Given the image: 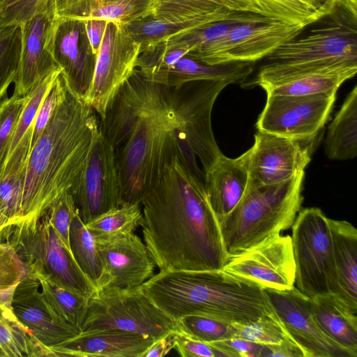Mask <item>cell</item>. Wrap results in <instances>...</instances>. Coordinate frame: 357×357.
<instances>
[{
    "label": "cell",
    "mask_w": 357,
    "mask_h": 357,
    "mask_svg": "<svg viewBox=\"0 0 357 357\" xmlns=\"http://www.w3.org/2000/svg\"><path fill=\"white\" fill-rule=\"evenodd\" d=\"M178 130L168 136L158 174L140 204L144 244L160 271L222 270L229 257L205 174Z\"/></svg>",
    "instance_id": "1"
},
{
    "label": "cell",
    "mask_w": 357,
    "mask_h": 357,
    "mask_svg": "<svg viewBox=\"0 0 357 357\" xmlns=\"http://www.w3.org/2000/svg\"><path fill=\"white\" fill-rule=\"evenodd\" d=\"M178 130L185 134L181 86L150 81L135 68L99 120V131L114 149L121 205L141 204L158 174L167 137Z\"/></svg>",
    "instance_id": "2"
},
{
    "label": "cell",
    "mask_w": 357,
    "mask_h": 357,
    "mask_svg": "<svg viewBox=\"0 0 357 357\" xmlns=\"http://www.w3.org/2000/svg\"><path fill=\"white\" fill-rule=\"evenodd\" d=\"M98 132V114L68 82L47 126L30 149L21 220H39L61 194L70 190Z\"/></svg>",
    "instance_id": "3"
},
{
    "label": "cell",
    "mask_w": 357,
    "mask_h": 357,
    "mask_svg": "<svg viewBox=\"0 0 357 357\" xmlns=\"http://www.w3.org/2000/svg\"><path fill=\"white\" fill-rule=\"evenodd\" d=\"M174 321L187 315L247 324L273 309L264 288L225 271H160L141 285Z\"/></svg>",
    "instance_id": "4"
},
{
    "label": "cell",
    "mask_w": 357,
    "mask_h": 357,
    "mask_svg": "<svg viewBox=\"0 0 357 357\" xmlns=\"http://www.w3.org/2000/svg\"><path fill=\"white\" fill-rule=\"evenodd\" d=\"M324 22L281 45L246 86L261 88L314 74L357 73V6L336 0Z\"/></svg>",
    "instance_id": "5"
},
{
    "label": "cell",
    "mask_w": 357,
    "mask_h": 357,
    "mask_svg": "<svg viewBox=\"0 0 357 357\" xmlns=\"http://www.w3.org/2000/svg\"><path fill=\"white\" fill-rule=\"evenodd\" d=\"M305 172L275 184L248 180L242 198L219 220L229 257L240 254L280 234L293 225L303 201Z\"/></svg>",
    "instance_id": "6"
},
{
    "label": "cell",
    "mask_w": 357,
    "mask_h": 357,
    "mask_svg": "<svg viewBox=\"0 0 357 357\" xmlns=\"http://www.w3.org/2000/svg\"><path fill=\"white\" fill-rule=\"evenodd\" d=\"M0 237L13 247L35 277L88 298L96 291L52 225L47 213L38 221L22 220L6 227Z\"/></svg>",
    "instance_id": "7"
},
{
    "label": "cell",
    "mask_w": 357,
    "mask_h": 357,
    "mask_svg": "<svg viewBox=\"0 0 357 357\" xmlns=\"http://www.w3.org/2000/svg\"><path fill=\"white\" fill-rule=\"evenodd\" d=\"M80 333L121 331L158 340L178 331L176 321L161 311L140 287L97 289L89 298Z\"/></svg>",
    "instance_id": "8"
},
{
    "label": "cell",
    "mask_w": 357,
    "mask_h": 357,
    "mask_svg": "<svg viewBox=\"0 0 357 357\" xmlns=\"http://www.w3.org/2000/svg\"><path fill=\"white\" fill-rule=\"evenodd\" d=\"M291 227L296 266L294 286L310 298L328 294L344 297L336 269L328 218L319 208L301 209Z\"/></svg>",
    "instance_id": "9"
},
{
    "label": "cell",
    "mask_w": 357,
    "mask_h": 357,
    "mask_svg": "<svg viewBox=\"0 0 357 357\" xmlns=\"http://www.w3.org/2000/svg\"><path fill=\"white\" fill-rule=\"evenodd\" d=\"M305 27L273 19L241 23L222 38L190 50L185 56L208 65L254 62L299 36Z\"/></svg>",
    "instance_id": "10"
},
{
    "label": "cell",
    "mask_w": 357,
    "mask_h": 357,
    "mask_svg": "<svg viewBox=\"0 0 357 357\" xmlns=\"http://www.w3.org/2000/svg\"><path fill=\"white\" fill-rule=\"evenodd\" d=\"M69 191L84 224L121 205L114 149L100 131Z\"/></svg>",
    "instance_id": "11"
},
{
    "label": "cell",
    "mask_w": 357,
    "mask_h": 357,
    "mask_svg": "<svg viewBox=\"0 0 357 357\" xmlns=\"http://www.w3.org/2000/svg\"><path fill=\"white\" fill-rule=\"evenodd\" d=\"M139 54V45L121 24L107 22L96 56L93 80L83 96L99 119L104 118L117 92L136 68Z\"/></svg>",
    "instance_id": "12"
},
{
    "label": "cell",
    "mask_w": 357,
    "mask_h": 357,
    "mask_svg": "<svg viewBox=\"0 0 357 357\" xmlns=\"http://www.w3.org/2000/svg\"><path fill=\"white\" fill-rule=\"evenodd\" d=\"M335 95H267L256 127L258 130L289 138L316 137L328 121Z\"/></svg>",
    "instance_id": "13"
},
{
    "label": "cell",
    "mask_w": 357,
    "mask_h": 357,
    "mask_svg": "<svg viewBox=\"0 0 357 357\" xmlns=\"http://www.w3.org/2000/svg\"><path fill=\"white\" fill-rule=\"evenodd\" d=\"M316 137L293 139L258 130L246 151L249 180L272 185L304 172L311 160Z\"/></svg>",
    "instance_id": "14"
},
{
    "label": "cell",
    "mask_w": 357,
    "mask_h": 357,
    "mask_svg": "<svg viewBox=\"0 0 357 357\" xmlns=\"http://www.w3.org/2000/svg\"><path fill=\"white\" fill-rule=\"evenodd\" d=\"M40 287L38 280L28 271L15 290L11 305L17 321L38 347L39 356H50L52 349L78 336L80 331L56 314Z\"/></svg>",
    "instance_id": "15"
},
{
    "label": "cell",
    "mask_w": 357,
    "mask_h": 357,
    "mask_svg": "<svg viewBox=\"0 0 357 357\" xmlns=\"http://www.w3.org/2000/svg\"><path fill=\"white\" fill-rule=\"evenodd\" d=\"M264 289L273 309L305 357H357L321 329L312 313L310 297L295 286L283 291Z\"/></svg>",
    "instance_id": "16"
},
{
    "label": "cell",
    "mask_w": 357,
    "mask_h": 357,
    "mask_svg": "<svg viewBox=\"0 0 357 357\" xmlns=\"http://www.w3.org/2000/svg\"><path fill=\"white\" fill-rule=\"evenodd\" d=\"M222 270L263 288L290 289L294 286L296 275L291 237L278 234L231 256Z\"/></svg>",
    "instance_id": "17"
},
{
    "label": "cell",
    "mask_w": 357,
    "mask_h": 357,
    "mask_svg": "<svg viewBox=\"0 0 357 357\" xmlns=\"http://www.w3.org/2000/svg\"><path fill=\"white\" fill-rule=\"evenodd\" d=\"M95 239L102 264L97 289L139 287L154 275L155 264L134 233Z\"/></svg>",
    "instance_id": "18"
},
{
    "label": "cell",
    "mask_w": 357,
    "mask_h": 357,
    "mask_svg": "<svg viewBox=\"0 0 357 357\" xmlns=\"http://www.w3.org/2000/svg\"><path fill=\"white\" fill-rule=\"evenodd\" d=\"M54 0L20 26L21 52L13 93L25 96L48 74L59 68L52 52L56 22Z\"/></svg>",
    "instance_id": "19"
},
{
    "label": "cell",
    "mask_w": 357,
    "mask_h": 357,
    "mask_svg": "<svg viewBox=\"0 0 357 357\" xmlns=\"http://www.w3.org/2000/svg\"><path fill=\"white\" fill-rule=\"evenodd\" d=\"M226 80H198L181 85L184 98L185 135L201 162L204 172L223 155L212 130L211 113Z\"/></svg>",
    "instance_id": "20"
},
{
    "label": "cell",
    "mask_w": 357,
    "mask_h": 357,
    "mask_svg": "<svg viewBox=\"0 0 357 357\" xmlns=\"http://www.w3.org/2000/svg\"><path fill=\"white\" fill-rule=\"evenodd\" d=\"M52 52L70 86L84 96L91 86L96 63L84 21L56 17Z\"/></svg>",
    "instance_id": "21"
},
{
    "label": "cell",
    "mask_w": 357,
    "mask_h": 357,
    "mask_svg": "<svg viewBox=\"0 0 357 357\" xmlns=\"http://www.w3.org/2000/svg\"><path fill=\"white\" fill-rule=\"evenodd\" d=\"M155 340L121 331L80 333L50 350V356L142 357Z\"/></svg>",
    "instance_id": "22"
},
{
    "label": "cell",
    "mask_w": 357,
    "mask_h": 357,
    "mask_svg": "<svg viewBox=\"0 0 357 357\" xmlns=\"http://www.w3.org/2000/svg\"><path fill=\"white\" fill-rule=\"evenodd\" d=\"M204 174L208 199L219 221L233 210L246 190V152L236 158L221 155Z\"/></svg>",
    "instance_id": "23"
},
{
    "label": "cell",
    "mask_w": 357,
    "mask_h": 357,
    "mask_svg": "<svg viewBox=\"0 0 357 357\" xmlns=\"http://www.w3.org/2000/svg\"><path fill=\"white\" fill-rule=\"evenodd\" d=\"M156 0H54L56 17L102 20L121 25L152 13Z\"/></svg>",
    "instance_id": "24"
},
{
    "label": "cell",
    "mask_w": 357,
    "mask_h": 357,
    "mask_svg": "<svg viewBox=\"0 0 357 357\" xmlns=\"http://www.w3.org/2000/svg\"><path fill=\"white\" fill-rule=\"evenodd\" d=\"M311 298L312 313L321 329L357 355V306L337 294L319 295Z\"/></svg>",
    "instance_id": "25"
},
{
    "label": "cell",
    "mask_w": 357,
    "mask_h": 357,
    "mask_svg": "<svg viewBox=\"0 0 357 357\" xmlns=\"http://www.w3.org/2000/svg\"><path fill=\"white\" fill-rule=\"evenodd\" d=\"M61 71L59 68L48 74L27 94L28 99L17 123L0 178L25 169L37 112L45 95Z\"/></svg>",
    "instance_id": "26"
},
{
    "label": "cell",
    "mask_w": 357,
    "mask_h": 357,
    "mask_svg": "<svg viewBox=\"0 0 357 357\" xmlns=\"http://www.w3.org/2000/svg\"><path fill=\"white\" fill-rule=\"evenodd\" d=\"M334 258L344 297L357 306V231L349 222L328 218Z\"/></svg>",
    "instance_id": "27"
},
{
    "label": "cell",
    "mask_w": 357,
    "mask_h": 357,
    "mask_svg": "<svg viewBox=\"0 0 357 357\" xmlns=\"http://www.w3.org/2000/svg\"><path fill=\"white\" fill-rule=\"evenodd\" d=\"M254 62L232 61L208 65L188 56L181 58L169 70L166 86L178 88L198 80H226L231 84L243 82L253 71Z\"/></svg>",
    "instance_id": "28"
},
{
    "label": "cell",
    "mask_w": 357,
    "mask_h": 357,
    "mask_svg": "<svg viewBox=\"0 0 357 357\" xmlns=\"http://www.w3.org/2000/svg\"><path fill=\"white\" fill-rule=\"evenodd\" d=\"M325 153L331 160H349L357 155V87L347 96L328 126Z\"/></svg>",
    "instance_id": "29"
},
{
    "label": "cell",
    "mask_w": 357,
    "mask_h": 357,
    "mask_svg": "<svg viewBox=\"0 0 357 357\" xmlns=\"http://www.w3.org/2000/svg\"><path fill=\"white\" fill-rule=\"evenodd\" d=\"M239 11L227 8V0H156L152 14L164 21L206 24Z\"/></svg>",
    "instance_id": "30"
},
{
    "label": "cell",
    "mask_w": 357,
    "mask_h": 357,
    "mask_svg": "<svg viewBox=\"0 0 357 357\" xmlns=\"http://www.w3.org/2000/svg\"><path fill=\"white\" fill-rule=\"evenodd\" d=\"M232 11L250 12L304 27L327 14L316 11L300 0H227Z\"/></svg>",
    "instance_id": "31"
},
{
    "label": "cell",
    "mask_w": 357,
    "mask_h": 357,
    "mask_svg": "<svg viewBox=\"0 0 357 357\" xmlns=\"http://www.w3.org/2000/svg\"><path fill=\"white\" fill-rule=\"evenodd\" d=\"M188 52V48L166 40L142 50L136 68L146 79L166 85L169 70Z\"/></svg>",
    "instance_id": "32"
},
{
    "label": "cell",
    "mask_w": 357,
    "mask_h": 357,
    "mask_svg": "<svg viewBox=\"0 0 357 357\" xmlns=\"http://www.w3.org/2000/svg\"><path fill=\"white\" fill-rule=\"evenodd\" d=\"M69 242L74 259L97 289L102 275V264L96 239L78 213L73 218L70 226Z\"/></svg>",
    "instance_id": "33"
},
{
    "label": "cell",
    "mask_w": 357,
    "mask_h": 357,
    "mask_svg": "<svg viewBox=\"0 0 357 357\" xmlns=\"http://www.w3.org/2000/svg\"><path fill=\"white\" fill-rule=\"evenodd\" d=\"M143 215L140 204H123L109 210L85 224L94 238L123 235L142 227Z\"/></svg>",
    "instance_id": "34"
},
{
    "label": "cell",
    "mask_w": 357,
    "mask_h": 357,
    "mask_svg": "<svg viewBox=\"0 0 357 357\" xmlns=\"http://www.w3.org/2000/svg\"><path fill=\"white\" fill-rule=\"evenodd\" d=\"M202 25L204 24L198 22H169L151 13L122 26L127 34L139 45L141 52L150 45Z\"/></svg>",
    "instance_id": "35"
},
{
    "label": "cell",
    "mask_w": 357,
    "mask_h": 357,
    "mask_svg": "<svg viewBox=\"0 0 357 357\" xmlns=\"http://www.w3.org/2000/svg\"><path fill=\"white\" fill-rule=\"evenodd\" d=\"M353 77L347 73L314 74L296 77L284 83L263 89L267 95L287 96L336 93L341 84Z\"/></svg>",
    "instance_id": "36"
},
{
    "label": "cell",
    "mask_w": 357,
    "mask_h": 357,
    "mask_svg": "<svg viewBox=\"0 0 357 357\" xmlns=\"http://www.w3.org/2000/svg\"><path fill=\"white\" fill-rule=\"evenodd\" d=\"M36 278L40 282L43 296L52 309L67 323L79 329L89 298L44 278Z\"/></svg>",
    "instance_id": "37"
},
{
    "label": "cell",
    "mask_w": 357,
    "mask_h": 357,
    "mask_svg": "<svg viewBox=\"0 0 357 357\" xmlns=\"http://www.w3.org/2000/svg\"><path fill=\"white\" fill-rule=\"evenodd\" d=\"M27 273L26 266L13 247L0 237V308L14 319H17L11 305L13 294Z\"/></svg>",
    "instance_id": "38"
},
{
    "label": "cell",
    "mask_w": 357,
    "mask_h": 357,
    "mask_svg": "<svg viewBox=\"0 0 357 357\" xmlns=\"http://www.w3.org/2000/svg\"><path fill=\"white\" fill-rule=\"evenodd\" d=\"M233 324L236 328L234 337L264 345L296 343L274 309L264 313L254 321Z\"/></svg>",
    "instance_id": "39"
},
{
    "label": "cell",
    "mask_w": 357,
    "mask_h": 357,
    "mask_svg": "<svg viewBox=\"0 0 357 357\" xmlns=\"http://www.w3.org/2000/svg\"><path fill=\"white\" fill-rule=\"evenodd\" d=\"M21 52V30L19 26H0V103L14 83Z\"/></svg>",
    "instance_id": "40"
},
{
    "label": "cell",
    "mask_w": 357,
    "mask_h": 357,
    "mask_svg": "<svg viewBox=\"0 0 357 357\" xmlns=\"http://www.w3.org/2000/svg\"><path fill=\"white\" fill-rule=\"evenodd\" d=\"M178 331L202 342L211 343L235 337L232 324L206 316L187 315L176 321Z\"/></svg>",
    "instance_id": "41"
},
{
    "label": "cell",
    "mask_w": 357,
    "mask_h": 357,
    "mask_svg": "<svg viewBox=\"0 0 357 357\" xmlns=\"http://www.w3.org/2000/svg\"><path fill=\"white\" fill-rule=\"evenodd\" d=\"M0 350L4 356H39L38 349L26 331L1 308Z\"/></svg>",
    "instance_id": "42"
},
{
    "label": "cell",
    "mask_w": 357,
    "mask_h": 357,
    "mask_svg": "<svg viewBox=\"0 0 357 357\" xmlns=\"http://www.w3.org/2000/svg\"><path fill=\"white\" fill-rule=\"evenodd\" d=\"M28 99V96L13 93L0 103V177L17 123Z\"/></svg>",
    "instance_id": "43"
},
{
    "label": "cell",
    "mask_w": 357,
    "mask_h": 357,
    "mask_svg": "<svg viewBox=\"0 0 357 357\" xmlns=\"http://www.w3.org/2000/svg\"><path fill=\"white\" fill-rule=\"evenodd\" d=\"M24 171L0 178V209L14 222L22 218V192Z\"/></svg>",
    "instance_id": "44"
},
{
    "label": "cell",
    "mask_w": 357,
    "mask_h": 357,
    "mask_svg": "<svg viewBox=\"0 0 357 357\" xmlns=\"http://www.w3.org/2000/svg\"><path fill=\"white\" fill-rule=\"evenodd\" d=\"M68 81L61 71L45 95L37 112L33 123L31 148L47 126L57 105L63 96Z\"/></svg>",
    "instance_id": "45"
},
{
    "label": "cell",
    "mask_w": 357,
    "mask_h": 357,
    "mask_svg": "<svg viewBox=\"0 0 357 357\" xmlns=\"http://www.w3.org/2000/svg\"><path fill=\"white\" fill-rule=\"evenodd\" d=\"M50 1L3 0L0 3V26H20L33 17Z\"/></svg>",
    "instance_id": "46"
},
{
    "label": "cell",
    "mask_w": 357,
    "mask_h": 357,
    "mask_svg": "<svg viewBox=\"0 0 357 357\" xmlns=\"http://www.w3.org/2000/svg\"><path fill=\"white\" fill-rule=\"evenodd\" d=\"M77 213L73 197L70 191H66L61 194L54 202L47 211L52 225L70 250V226L73 218Z\"/></svg>",
    "instance_id": "47"
},
{
    "label": "cell",
    "mask_w": 357,
    "mask_h": 357,
    "mask_svg": "<svg viewBox=\"0 0 357 357\" xmlns=\"http://www.w3.org/2000/svg\"><path fill=\"white\" fill-rule=\"evenodd\" d=\"M220 351L223 357H261L264 344L239 337H232L209 343Z\"/></svg>",
    "instance_id": "48"
},
{
    "label": "cell",
    "mask_w": 357,
    "mask_h": 357,
    "mask_svg": "<svg viewBox=\"0 0 357 357\" xmlns=\"http://www.w3.org/2000/svg\"><path fill=\"white\" fill-rule=\"evenodd\" d=\"M183 357H223L222 353L211 344L192 339L174 331V348Z\"/></svg>",
    "instance_id": "49"
},
{
    "label": "cell",
    "mask_w": 357,
    "mask_h": 357,
    "mask_svg": "<svg viewBox=\"0 0 357 357\" xmlns=\"http://www.w3.org/2000/svg\"><path fill=\"white\" fill-rule=\"evenodd\" d=\"M84 21L91 45L93 52L97 56L107 21L102 20H87Z\"/></svg>",
    "instance_id": "50"
},
{
    "label": "cell",
    "mask_w": 357,
    "mask_h": 357,
    "mask_svg": "<svg viewBox=\"0 0 357 357\" xmlns=\"http://www.w3.org/2000/svg\"><path fill=\"white\" fill-rule=\"evenodd\" d=\"M174 348V331H172L155 340L142 357H162Z\"/></svg>",
    "instance_id": "51"
},
{
    "label": "cell",
    "mask_w": 357,
    "mask_h": 357,
    "mask_svg": "<svg viewBox=\"0 0 357 357\" xmlns=\"http://www.w3.org/2000/svg\"><path fill=\"white\" fill-rule=\"evenodd\" d=\"M310 8L328 14L332 9L336 0H300Z\"/></svg>",
    "instance_id": "52"
},
{
    "label": "cell",
    "mask_w": 357,
    "mask_h": 357,
    "mask_svg": "<svg viewBox=\"0 0 357 357\" xmlns=\"http://www.w3.org/2000/svg\"><path fill=\"white\" fill-rule=\"evenodd\" d=\"M13 224H14V222L11 221L0 209V230L3 229L6 227Z\"/></svg>",
    "instance_id": "53"
},
{
    "label": "cell",
    "mask_w": 357,
    "mask_h": 357,
    "mask_svg": "<svg viewBox=\"0 0 357 357\" xmlns=\"http://www.w3.org/2000/svg\"><path fill=\"white\" fill-rule=\"evenodd\" d=\"M3 0H0V3L3 1Z\"/></svg>",
    "instance_id": "54"
},
{
    "label": "cell",
    "mask_w": 357,
    "mask_h": 357,
    "mask_svg": "<svg viewBox=\"0 0 357 357\" xmlns=\"http://www.w3.org/2000/svg\"><path fill=\"white\" fill-rule=\"evenodd\" d=\"M2 230H3V229H2ZM0 231H1V230H0Z\"/></svg>",
    "instance_id": "55"
}]
</instances>
